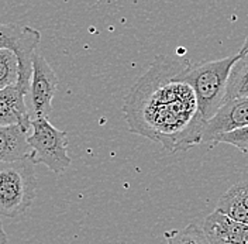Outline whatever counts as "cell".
I'll list each match as a JSON object with an SVG mask.
<instances>
[{"mask_svg": "<svg viewBox=\"0 0 248 244\" xmlns=\"http://www.w3.org/2000/svg\"><path fill=\"white\" fill-rule=\"evenodd\" d=\"M189 64L184 55H158L124 100L130 131L159 143L170 153L203 143L206 122L195 91L181 77Z\"/></svg>", "mask_w": 248, "mask_h": 244, "instance_id": "6da1fadb", "label": "cell"}, {"mask_svg": "<svg viewBox=\"0 0 248 244\" xmlns=\"http://www.w3.org/2000/svg\"><path fill=\"white\" fill-rule=\"evenodd\" d=\"M238 58L240 54L237 52L232 57L201 62L196 65L190 62L182 69L181 77L195 91L199 112L206 123L216 114L217 110L224 103L229 77L232 65Z\"/></svg>", "mask_w": 248, "mask_h": 244, "instance_id": "7a4b0ae2", "label": "cell"}, {"mask_svg": "<svg viewBox=\"0 0 248 244\" xmlns=\"http://www.w3.org/2000/svg\"><path fill=\"white\" fill-rule=\"evenodd\" d=\"M30 158L0 163V216L17 219L29 211L37 195V177Z\"/></svg>", "mask_w": 248, "mask_h": 244, "instance_id": "3957f363", "label": "cell"}, {"mask_svg": "<svg viewBox=\"0 0 248 244\" xmlns=\"http://www.w3.org/2000/svg\"><path fill=\"white\" fill-rule=\"evenodd\" d=\"M27 143L31 148L30 160L34 164H43L54 174H62L71 165L66 133L52 126L48 117L31 119Z\"/></svg>", "mask_w": 248, "mask_h": 244, "instance_id": "277c9868", "label": "cell"}, {"mask_svg": "<svg viewBox=\"0 0 248 244\" xmlns=\"http://www.w3.org/2000/svg\"><path fill=\"white\" fill-rule=\"evenodd\" d=\"M40 38V31L31 29L29 26L0 23V49H12L17 55L20 65V75L17 85L26 92H30L32 58L37 52Z\"/></svg>", "mask_w": 248, "mask_h": 244, "instance_id": "5b68a950", "label": "cell"}, {"mask_svg": "<svg viewBox=\"0 0 248 244\" xmlns=\"http://www.w3.org/2000/svg\"><path fill=\"white\" fill-rule=\"evenodd\" d=\"M58 88V79L43 55L35 52L32 58V72L30 81L31 103L34 117H48L52 110V99Z\"/></svg>", "mask_w": 248, "mask_h": 244, "instance_id": "8992f818", "label": "cell"}, {"mask_svg": "<svg viewBox=\"0 0 248 244\" xmlns=\"http://www.w3.org/2000/svg\"><path fill=\"white\" fill-rule=\"evenodd\" d=\"M248 126V96L232 99L217 110V113L206 123L203 131V143H212L218 134L229 133Z\"/></svg>", "mask_w": 248, "mask_h": 244, "instance_id": "52a82bcc", "label": "cell"}, {"mask_svg": "<svg viewBox=\"0 0 248 244\" xmlns=\"http://www.w3.org/2000/svg\"><path fill=\"white\" fill-rule=\"evenodd\" d=\"M202 226L210 244H248V225L217 209L203 220Z\"/></svg>", "mask_w": 248, "mask_h": 244, "instance_id": "ba28073f", "label": "cell"}, {"mask_svg": "<svg viewBox=\"0 0 248 244\" xmlns=\"http://www.w3.org/2000/svg\"><path fill=\"white\" fill-rule=\"evenodd\" d=\"M27 92L17 83L0 89V126L20 124L31 129V117L26 106Z\"/></svg>", "mask_w": 248, "mask_h": 244, "instance_id": "9c48e42d", "label": "cell"}, {"mask_svg": "<svg viewBox=\"0 0 248 244\" xmlns=\"http://www.w3.org/2000/svg\"><path fill=\"white\" fill-rule=\"evenodd\" d=\"M30 130L20 124L0 126V163L30 158L31 148L27 143Z\"/></svg>", "mask_w": 248, "mask_h": 244, "instance_id": "30bf717a", "label": "cell"}, {"mask_svg": "<svg viewBox=\"0 0 248 244\" xmlns=\"http://www.w3.org/2000/svg\"><path fill=\"white\" fill-rule=\"evenodd\" d=\"M216 209L237 222L248 225V179L234 183L218 199Z\"/></svg>", "mask_w": 248, "mask_h": 244, "instance_id": "8fae6325", "label": "cell"}, {"mask_svg": "<svg viewBox=\"0 0 248 244\" xmlns=\"http://www.w3.org/2000/svg\"><path fill=\"white\" fill-rule=\"evenodd\" d=\"M241 96H248V52L240 54V58L232 65L224 103Z\"/></svg>", "mask_w": 248, "mask_h": 244, "instance_id": "7c38bea8", "label": "cell"}, {"mask_svg": "<svg viewBox=\"0 0 248 244\" xmlns=\"http://www.w3.org/2000/svg\"><path fill=\"white\" fill-rule=\"evenodd\" d=\"M168 244H210L207 234L202 225L192 223L182 230L165 233Z\"/></svg>", "mask_w": 248, "mask_h": 244, "instance_id": "4fadbf2b", "label": "cell"}, {"mask_svg": "<svg viewBox=\"0 0 248 244\" xmlns=\"http://www.w3.org/2000/svg\"><path fill=\"white\" fill-rule=\"evenodd\" d=\"M20 65L18 58L12 49H0V89L9 88L18 82Z\"/></svg>", "mask_w": 248, "mask_h": 244, "instance_id": "5bb4252c", "label": "cell"}, {"mask_svg": "<svg viewBox=\"0 0 248 244\" xmlns=\"http://www.w3.org/2000/svg\"><path fill=\"white\" fill-rule=\"evenodd\" d=\"M212 143L213 144H217V143L230 144L232 147L238 148L241 153L248 154V126L238 129V130H232L229 133L218 134L217 137L213 138Z\"/></svg>", "mask_w": 248, "mask_h": 244, "instance_id": "9a60e30c", "label": "cell"}, {"mask_svg": "<svg viewBox=\"0 0 248 244\" xmlns=\"http://www.w3.org/2000/svg\"><path fill=\"white\" fill-rule=\"evenodd\" d=\"M0 244H7V234L3 229V223L0 220Z\"/></svg>", "mask_w": 248, "mask_h": 244, "instance_id": "2e32d148", "label": "cell"}, {"mask_svg": "<svg viewBox=\"0 0 248 244\" xmlns=\"http://www.w3.org/2000/svg\"><path fill=\"white\" fill-rule=\"evenodd\" d=\"M240 54H246V52H248V35L247 38H246V41H244V44H243V47L240 48V51H238Z\"/></svg>", "mask_w": 248, "mask_h": 244, "instance_id": "e0dca14e", "label": "cell"}]
</instances>
